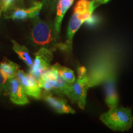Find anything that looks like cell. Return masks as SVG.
Returning <instances> with one entry per match:
<instances>
[{
    "instance_id": "cell-1",
    "label": "cell",
    "mask_w": 133,
    "mask_h": 133,
    "mask_svg": "<svg viewBox=\"0 0 133 133\" xmlns=\"http://www.w3.org/2000/svg\"><path fill=\"white\" fill-rule=\"evenodd\" d=\"M121 58L118 48L106 46L98 48L89 59L86 69L89 88L103 84L110 75L118 72Z\"/></svg>"
},
{
    "instance_id": "cell-2",
    "label": "cell",
    "mask_w": 133,
    "mask_h": 133,
    "mask_svg": "<svg viewBox=\"0 0 133 133\" xmlns=\"http://www.w3.org/2000/svg\"><path fill=\"white\" fill-rule=\"evenodd\" d=\"M31 39L35 46L47 48L52 52L57 49L67 52L65 43L60 41V35L56 32L54 24L50 21H43L38 16L34 18Z\"/></svg>"
},
{
    "instance_id": "cell-3",
    "label": "cell",
    "mask_w": 133,
    "mask_h": 133,
    "mask_svg": "<svg viewBox=\"0 0 133 133\" xmlns=\"http://www.w3.org/2000/svg\"><path fill=\"white\" fill-rule=\"evenodd\" d=\"M106 0H78L75 6L74 13L70 20L66 33L65 45L67 52L72 49L73 38L83 23L93 14L94 10L101 5L107 3Z\"/></svg>"
},
{
    "instance_id": "cell-4",
    "label": "cell",
    "mask_w": 133,
    "mask_h": 133,
    "mask_svg": "<svg viewBox=\"0 0 133 133\" xmlns=\"http://www.w3.org/2000/svg\"><path fill=\"white\" fill-rule=\"evenodd\" d=\"M100 119L108 128L115 131H128L133 124V115L128 107H116L110 109L100 116Z\"/></svg>"
},
{
    "instance_id": "cell-5",
    "label": "cell",
    "mask_w": 133,
    "mask_h": 133,
    "mask_svg": "<svg viewBox=\"0 0 133 133\" xmlns=\"http://www.w3.org/2000/svg\"><path fill=\"white\" fill-rule=\"evenodd\" d=\"M77 73V80L71 84L70 89L66 96L71 102L76 103L80 109H84L86 104L87 91L89 88L86 68L83 66H78Z\"/></svg>"
},
{
    "instance_id": "cell-6",
    "label": "cell",
    "mask_w": 133,
    "mask_h": 133,
    "mask_svg": "<svg viewBox=\"0 0 133 133\" xmlns=\"http://www.w3.org/2000/svg\"><path fill=\"white\" fill-rule=\"evenodd\" d=\"M34 63L30 67L29 74L36 79L41 82V74L44 70L51 67L50 64L53 59L52 52L45 48H41L39 51L35 53Z\"/></svg>"
},
{
    "instance_id": "cell-7",
    "label": "cell",
    "mask_w": 133,
    "mask_h": 133,
    "mask_svg": "<svg viewBox=\"0 0 133 133\" xmlns=\"http://www.w3.org/2000/svg\"><path fill=\"white\" fill-rule=\"evenodd\" d=\"M16 78L21 82L26 95L36 99H41V82L36 81L30 74H25L24 71L19 69L17 73Z\"/></svg>"
},
{
    "instance_id": "cell-8",
    "label": "cell",
    "mask_w": 133,
    "mask_h": 133,
    "mask_svg": "<svg viewBox=\"0 0 133 133\" xmlns=\"http://www.w3.org/2000/svg\"><path fill=\"white\" fill-rule=\"evenodd\" d=\"M6 94L9 96L11 102L19 105L29 104V101L24 88L16 77L8 79L6 83Z\"/></svg>"
},
{
    "instance_id": "cell-9",
    "label": "cell",
    "mask_w": 133,
    "mask_h": 133,
    "mask_svg": "<svg viewBox=\"0 0 133 133\" xmlns=\"http://www.w3.org/2000/svg\"><path fill=\"white\" fill-rule=\"evenodd\" d=\"M116 78L117 72L112 73L103 83L104 85L105 102L109 109L118 107L119 103V97L116 87Z\"/></svg>"
},
{
    "instance_id": "cell-10",
    "label": "cell",
    "mask_w": 133,
    "mask_h": 133,
    "mask_svg": "<svg viewBox=\"0 0 133 133\" xmlns=\"http://www.w3.org/2000/svg\"><path fill=\"white\" fill-rule=\"evenodd\" d=\"M41 98H43L50 107L58 114H74L75 113V110L73 109L67 104L66 100L62 97L54 96L52 94L48 93V92H46L45 94H42Z\"/></svg>"
},
{
    "instance_id": "cell-11",
    "label": "cell",
    "mask_w": 133,
    "mask_h": 133,
    "mask_svg": "<svg viewBox=\"0 0 133 133\" xmlns=\"http://www.w3.org/2000/svg\"><path fill=\"white\" fill-rule=\"evenodd\" d=\"M42 8V3L34 2L32 6L28 9L16 8L6 18L13 20H25L28 18L34 19L38 16Z\"/></svg>"
},
{
    "instance_id": "cell-12",
    "label": "cell",
    "mask_w": 133,
    "mask_h": 133,
    "mask_svg": "<svg viewBox=\"0 0 133 133\" xmlns=\"http://www.w3.org/2000/svg\"><path fill=\"white\" fill-rule=\"evenodd\" d=\"M74 1V0H58L57 6H56L57 13L55 19L54 26L56 32L59 35H60L61 33V24L63 18L67 10L73 4Z\"/></svg>"
},
{
    "instance_id": "cell-13",
    "label": "cell",
    "mask_w": 133,
    "mask_h": 133,
    "mask_svg": "<svg viewBox=\"0 0 133 133\" xmlns=\"http://www.w3.org/2000/svg\"><path fill=\"white\" fill-rule=\"evenodd\" d=\"M19 66L16 63L4 58L0 63V70L6 75L8 79L16 77Z\"/></svg>"
},
{
    "instance_id": "cell-14",
    "label": "cell",
    "mask_w": 133,
    "mask_h": 133,
    "mask_svg": "<svg viewBox=\"0 0 133 133\" xmlns=\"http://www.w3.org/2000/svg\"><path fill=\"white\" fill-rule=\"evenodd\" d=\"M13 44V49L19 56V57L21 60H22L25 63L27 66L31 67L33 65V61L31 59L30 55L29 54V51L25 46H22L18 44L16 41L11 40Z\"/></svg>"
},
{
    "instance_id": "cell-15",
    "label": "cell",
    "mask_w": 133,
    "mask_h": 133,
    "mask_svg": "<svg viewBox=\"0 0 133 133\" xmlns=\"http://www.w3.org/2000/svg\"><path fill=\"white\" fill-rule=\"evenodd\" d=\"M51 67L57 70L61 77L64 78L67 83L72 84L76 81L74 71L69 68L62 66L59 64L53 65L52 66H51Z\"/></svg>"
},
{
    "instance_id": "cell-16",
    "label": "cell",
    "mask_w": 133,
    "mask_h": 133,
    "mask_svg": "<svg viewBox=\"0 0 133 133\" xmlns=\"http://www.w3.org/2000/svg\"><path fill=\"white\" fill-rule=\"evenodd\" d=\"M58 0H43V7L49 9L51 12H54L56 9Z\"/></svg>"
},
{
    "instance_id": "cell-17",
    "label": "cell",
    "mask_w": 133,
    "mask_h": 133,
    "mask_svg": "<svg viewBox=\"0 0 133 133\" xmlns=\"http://www.w3.org/2000/svg\"><path fill=\"white\" fill-rule=\"evenodd\" d=\"M17 1V0H4L2 7L3 11L6 12L8 10H9L12 6H13V5L15 4Z\"/></svg>"
},
{
    "instance_id": "cell-18",
    "label": "cell",
    "mask_w": 133,
    "mask_h": 133,
    "mask_svg": "<svg viewBox=\"0 0 133 133\" xmlns=\"http://www.w3.org/2000/svg\"><path fill=\"white\" fill-rule=\"evenodd\" d=\"M99 22V18L96 16H94V15H91L90 17H89L86 21L84 22V23L87 25L88 26H93L94 25L98 23Z\"/></svg>"
},
{
    "instance_id": "cell-19",
    "label": "cell",
    "mask_w": 133,
    "mask_h": 133,
    "mask_svg": "<svg viewBox=\"0 0 133 133\" xmlns=\"http://www.w3.org/2000/svg\"><path fill=\"white\" fill-rule=\"evenodd\" d=\"M8 80V78L6 75L0 70V89L3 88H4L5 89Z\"/></svg>"
},
{
    "instance_id": "cell-20",
    "label": "cell",
    "mask_w": 133,
    "mask_h": 133,
    "mask_svg": "<svg viewBox=\"0 0 133 133\" xmlns=\"http://www.w3.org/2000/svg\"><path fill=\"white\" fill-rule=\"evenodd\" d=\"M3 1L4 0H0V8L2 9V7H3ZM3 10V9H2Z\"/></svg>"
},
{
    "instance_id": "cell-21",
    "label": "cell",
    "mask_w": 133,
    "mask_h": 133,
    "mask_svg": "<svg viewBox=\"0 0 133 133\" xmlns=\"http://www.w3.org/2000/svg\"><path fill=\"white\" fill-rule=\"evenodd\" d=\"M3 12V10L1 9V8H0V16H1V12Z\"/></svg>"
},
{
    "instance_id": "cell-22",
    "label": "cell",
    "mask_w": 133,
    "mask_h": 133,
    "mask_svg": "<svg viewBox=\"0 0 133 133\" xmlns=\"http://www.w3.org/2000/svg\"><path fill=\"white\" fill-rule=\"evenodd\" d=\"M106 1H108V2H109V1H110V0H106Z\"/></svg>"
}]
</instances>
